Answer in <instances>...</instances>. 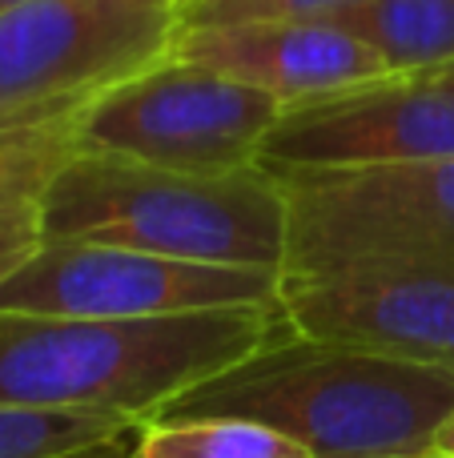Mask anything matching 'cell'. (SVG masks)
<instances>
[{"label":"cell","instance_id":"obj_1","mask_svg":"<svg viewBox=\"0 0 454 458\" xmlns=\"http://www.w3.org/2000/svg\"><path fill=\"white\" fill-rule=\"evenodd\" d=\"M290 330L282 306H222L161 318L0 310V406L153 422L185 390Z\"/></svg>","mask_w":454,"mask_h":458},{"label":"cell","instance_id":"obj_2","mask_svg":"<svg viewBox=\"0 0 454 458\" xmlns=\"http://www.w3.org/2000/svg\"><path fill=\"white\" fill-rule=\"evenodd\" d=\"M454 411V370L290 330L185 390L165 414H241L314 458H407L434 446Z\"/></svg>","mask_w":454,"mask_h":458},{"label":"cell","instance_id":"obj_3","mask_svg":"<svg viewBox=\"0 0 454 458\" xmlns=\"http://www.w3.org/2000/svg\"><path fill=\"white\" fill-rule=\"evenodd\" d=\"M45 242H101L222 266H286V193L265 165L185 174L80 149L40 198Z\"/></svg>","mask_w":454,"mask_h":458},{"label":"cell","instance_id":"obj_4","mask_svg":"<svg viewBox=\"0 0 454 458\" xmlns=\"http://www.w3.org/2000/svg\"><path fill=\"white\" fill-rule=\"evenodd\" d=\"M270 174L286 193L282 274L454 258V157Z\"/></svg>","mask_w":454,"mask_h":458},{"label":"cell","instance_id":"obj_5","mask_svg":"<svg viewBox=\"0 0 454 458\" xmlns=\"http://www.w3.org/2000/svg\"><path fill=\"white\" fill-rule=\"evenodd\" d=\"M286 105L257 85L161 56L109 85L77 113L80 145L185 174H233L262 161Z\"/></svg>","mask_w":454,"mask_h":458},{"label":"cell","instance_id":"obj_6","mask_svg":"<svg viewBox=\"0 0 454 458\" xmlns=\"http://www.w3.org/2000/svg\"><path fill=\"white\" fill-rule=\"evenodd\" d=\"M169 0H29L0 13V121L77 113L109 85L169 56Z\"/></svg>","mask_w":454,"mask_h":458},{"label":"cell","instance_id":"obj_7","mask_svg":"<svg viewBox=\"0 0 454 458\" xmlns=\"http://www.w3.org/2000/svg\"><path fill=\"white\" fill-rule=\"evenodd\" d=\"M282 269L189 261L101 242H45L4 285L0 310L56 318H161L278 306Z\"/></svg>","mask_w":454,"mask_h":458},{"label":"cell","instance_id":"obj_8","mask_svg":"<svg viewBox=\"0 0 454 458\" xmlns=\"http://www.w3.org/2000/svg\"><path fill=\"white\" fill-rule=\"evenodd\" d=\"M454 157V64L386 72L286 105L262 145L265 169H354Z\"/></svg>","mask_w":454,"mask_h":458},{"label":"cell","instance_id":"obj_9","mask_svg":"<svg viewBox=\"0 0 454 458\" xmlns=\"http://www.w3.org/2000/svg\"><path fill=\"white\" fill-rule=\"evenodd\" d=\"M278 306L306 338L454 370V258L282 274Z\"/></svg>","mask_w":454,"mask_h":458},{"label":"cell","instance_id":"obj_10","mask_svg":"<svg viewBox=\"0 0 454 458\" xmlns=\"http://www.w3.org/2000/svg\"><path fill=\"white\" fill-rule=\"evenodd\" d=\"M169 53L265 89L282 105L314 101L391 72L366 40L346 32L338 21H241L181 29Z\"/></svg>","mask_w":454,"mask_h":458},{"label":"cell","instance_id":"obj_11","mask_svg":"<svg viewBox=\"0 0 454 458\" xmlns=\"http://www.w3.org/2000/svg\"><path fill=\"white\" fill-rule=\"evenodd\" d=\"M330 21L366 40L391 72L454 64V0H354Z\"/></svg>","mask_w":454,"mask_h":458},{"label":"cell","instance_id":"obj_12","mask_svg":"<svg viewBox=\"0 0 454 458\" xmlns=\"http://www.w3.org/2000/svg\"><path fill=\"white\" fill-rule=\"evenodd\" d=\"M129 458H314L302 443L241 414H161L137 430Z\"/></svg>","mask_w":454,"mask_h":458},{"label":"cell","instance_id":"obj_13","mask_svg":"<svg viewBox=\"0 0 454 458\" xmlns=\"http://www.w3.org/2000/svg\"><path fill=\"white\" fill-rule=\"evenodd\" d=\"M141 427L113 414L0 406V458H129Z\"/></svg>","mask_w":454,"mask_h":458},{"label":"cell","instance_id":"obj_14","mask_svg":"<svg viewBox=\"0 0 454 458\" xmlns=\"http://www.w3.org/2000/svg\"><path fill=\"white\" fill-rule=\"evenodd\" d=\"M77 113L0 121V206L40 201L53 185V177L85 149Z\"/></svg>","mask_w":454,"mask_h":458},{"label":"cell","instance_id":"obj_15","mask_svg":"<svg viewBox=\"0 0 454 458\" xmlns=\"http://www.w3.org/2000/svg\"><path fill=\"white\" fill-rule=\"evenodd\" d=\"M350 4L354 0H185L177 16H181V29L241 21H330Z\"/></svg>","mask_w":454,"mask_h":458},{"label":"cell","instance_id":"obj_16","mask_svg":"<svg viewBox=\"0 0 454 458\" xmlns=\"http://www.w3.org/2000/svg\"><path fill=\"white\" fill-rule=\"evenodd\" d=\"M45 245L40 201H8L0 206V285Z\"/></svg>","mask_w":454,"mask_h":458},{"label":"cell","instance_id":"obj_17","mask_svg":"<svg viewBox=\"0 0 454 458\" xmlns=\"http://www.w3.org/2000/svg\"><path fill=\"white\" fill-rule=\"evenodd\" d=\"M434 451L454 454V411L447 414V422H442V427H439V435H434Z\"/></svg>","mask_w":454,"mask_h":458},{"label":"cell","instance_id":"obj_18","mask_svg":"<svg viewBox=\"0 0 454 458\" xmlns=\"http://www.w3.org/2000/svg\"><path fill=\"white\" fill-rule=\"evenodd\" d=\"M407 458H454V454H442V451H434V446H431V451H423V454H407Z\"/></svg>","mask_w":454,"mask_h":458},{"label":"cell","instance_id":"obj_19","mask_svg":"<svg viewBox=\"0 0 454 458\" xmlns=\"http://www.w3.org/2000/svg\"><path fill=\"white\" fill-rule=\"evenodd\" d=\"M21 4H29V0H0V13H8V8H21Z\"/></svg>","mask_w":454,"mask_h":458},{"label":"cell","instance_id":"obj_20","mask_svg":"<svg viewBox=\"0 0 454 458\" xmlns=\"http://www.w3.org/2000/svg\"><path fill=\"white\" fill-rule=\"evenodd\" d=\"M169 4H177V8H181V4H185V0H169Z\"/></svg>","mask_w":454,"mask_h":458}]
</instances>
